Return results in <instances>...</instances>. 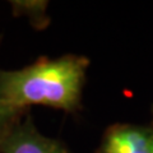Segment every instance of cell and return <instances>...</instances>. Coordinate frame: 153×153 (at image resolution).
<instances>
[{
	"mask_svg": "<svg viewBox=\"0 0 153 153\" xmlns=\"http://www.w3.org/2000/svg\"><path fill=\"white\" fill-rule=\"evenodd\" d=\"M152 114H153V107H152ZM151 130H152V148H153V119H152V124H151Z\"/></svg>",
	"mask_w": 153,
	"mask_h": 153,
	"instance_id": "5b68a950",
	"label": "cell"
},
{
	"mask_svg": "<svg viewBox=\"0 0 153 153\" xmlns=\"http://www.w3.org/2000/svg\"><path fill=\"white\" fill-rule=\"evenodd\" d=\"M88 66L85 56L69 54L57 59L40 57L18 70H0V110L9 121L21 119L23 110L32 105L75 112Z\"/></svg>",
	"mask_w": 153,
	"mask_h": 153,
	"instance_id": "6da1fadb",
	"label": "cell"
},
{
	"mask_svg": "<svg viewBox=\"0 0 153 153\" xmlns=\"http://www.w3.org/2000/svg\"><path fill=\"white\" fill-rule=\"evenodd\" d=\"M16 121H17V120H16ZM16 121H9L8 119L3 115L1 110H0V140H1L3 135L7 133L8 129L12 126V124H13V123H16Z\"/></svg>",
	"mask_w": 153,
	"mask_h": 153,
	"instance_id": "277c9868",
	"label": "cell"
},
{
	"mask_svg": "<svg viewBox=\"0 0 153 153\" xmlns=\"http://www.w3.org/2000/svg\"><path fill=\"white\" fill-rule=\"evenodd\" d=\"M0 153H69L63 143L51 139L35 128L31 117L18 119L0 140Z\"/></svg>",
	"mask_w": 153,
	"mask_h": 153,
	"instance_id": "7a4b0ae2",
	"label": "cell"
},
{
	"mask_svg": "<svg viewBox=\"0 0 153 153\" xmlns=\"http://www.w3.org/2000/svg\"><path fill=\"white\" fill-rule=\"evenodd\" d=\"M97 153H153L151 126L115 124L105 133Z\"/></svg>",
	"mask_w": 153,
	"mask_h": 153,
	"instance_id": "3957f363",
	"label": "cell"
}]
</instances>
